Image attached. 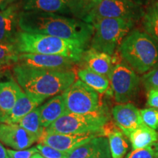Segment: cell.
Instances as JSON below:
<instances>
[{
	"label": "cell",
	"instance_id": "obj_9",
	"mask_svg": "<svg viewBox=\"0 0 158 158\" xmlns=\"http://www.w3.org/2000/svg\"><path fill=\"white\" fill-rule=\"evenodd\" d=\"M143 15L140 5L133 0H102L84 21L90 24L101 19H123L135 21Z\"/></svg>",
	"mask_w": 158,
	"mask_h": 158
},
{
	"label": "cell",
	"instance_id": "obj_33",
	"mask_svg": "<svg viewBox=\"0 0 158 158\" xmlns=\"http://www.w3.org/2000/svg\"><path fill=\"white\" fill-rule=\"evenodd\" d=\"M147 106L158 109V89H150L148 91Z\"/></svg>",
	"mask_w": 158,
	"mask_h": 158
},
{
	"label": "cell",
	"instance_id": "obj_3",
	"mask_svg": "<svg viewBox=\"0 0 158 158\" xmlns=\"http://www.w3.org/2000/svg\"><path fill=\"white\" fill-rule=\"evenodd\" d=\"M15 45L19 54L59 55L79 62L83 58L87 45L46 35L19 31Z\"/></svg>",
	"mask_w": 158,
	"mask_h": 158
},
{
	"label": "cell",
	"instance_id": "obj_16",
	"mask_svg": "<svg viewBox=\"0 0 158 158\" xmlns=\"http://www.w3.org/2000/svg\"><path fill=\"white\" fill-rule=\"evenodd\" d=\"M83 59L86 65V68L108 78L115 66L114 65L113 58L110 55L95 51L93 48L85 51Z\"/></svg>",
	"mask_w": 158,
	"mask_h": 158
},
{
	"label": "cell",
	"instance_id": "obj_25",
	"mask_svg": "<svg viewBox=\"0 0 158 158\" xmlns=\"http://www.w3.org/2000/svg\"><path fill=\"white\" fill-rule=\"evenodd\" d=\"M17 124L29 133L36 136L38 140L45 130V128L41 124L39 107L26 115Z\"/></svg>",
	"mask_w": 158,
	"mask_h": 158
},
{
	"label": "cell",
	"instance_id": "obj_10",
	"mask_svg": "<svg viewBox=\"0 0 158 158\" xmlns=\"http://www.w3.org/2000/svg\"><path fill=\"white\" fill-rule=\"evenodd\" d=\"M98 136L102 135L100 133L62 134L47 133L44 130L43 135L39 138L38 143L48 145L62 152L70 153L76 148Z\"/></svg>",
	"mask_w": 158,
	"mask_h": 158
},
{
	"label": "cell",
	"instance_id": "obj_28",
	"mask_svg": "<svg viewBox=\"0 0 158 158\" xmlns=\"http://www.w3.org/2000/svg\"><path fill=\"white\" fill-rule=\"evenodd\" d=\"M143 123L155 130H158V109L155 108H143L140 110Z\"/></svg>",
	"mask_w": 158,
	"mask_h": 158
},
{
	"label": "cell",
	"instance_id": "obj_29",
	"mask_svg": "<svg viewBox=\"0 0 158 158\" xmlns=\"http://www.w3.org/2000/svg\"><path fill=\"white\" fill-rule=\"evenodd\" d=\"M124 158H158V142L144 149L132 150Z\"/></svg>",
	"mask_w": 158,
	"mask_h": 158
},
{
	"label": "cell",
	"instance_id": "obj_11",
	"mask_svg": "<svg viewBox=\"0 0 158 158\" xmlns=\"http://www.w3.org/2000/svg\"><path fill=\"white\" fill-rule=\"evenodd\" d=\"M76 62L73 59L59 55L20 54L19 57V64L44 70H71Z\"/></svg>",
	"mask_w": 158,
	"mask_h": 158
},
{
	"label": "cell",
	"instance_id": "obj_1",
	"mask_svg": "<svg viewBox=\"0 0 158 158\" xmlns=\"http://www.w3.org/2000/svg\"><path fill=\"white\" fill-rule=\"evenodd\" d=\"M19 27L25 32L76 40L86 45L94 33L93 25L82 20L38 11L21 12Z\"/></svg>",
	"mask_w": 158,
	"mask_h": 158
},
{
	"label": "cell",
	"instance_id": "obj_34",
	"mask_svg": "<svg viewBox=\"0 0 158 158\" xmlns=\"http://www.w3.org/2000/svg\"><path fill=\"white\" fill-rule=\"evenodd\" d=\"M16 1V0H0V10H3L6 8L13 5V2Z\"/></svg>",
	"mask_w": 158,
	"mask_h": 158
},
{
	"label": "cell",
	"instance_id": "obj_30",
	"mask_svg": "<svg viewBox=\"0 0 158 158\" xmlns=\"http://www.w3.org/2000/svg\"><path fill=\"white\" fill-rule=\"evenodd\" d=\"M141 81L147 89H158V65L147 73L143 74Z\"/></svg>",
	"mask_w": 158,
	"mask_h": 158
},
{
	"label": "cell",
	"instance_id": "obj_32",
	"mask_svg": "<svg viewBox=\"0 0 158 158\" xmlns=\"http://www.w3.org/2000/svg\"><path fill=\"white\" fill-rule=\"evenodd\" d=\"M10 158H31L35 154L38 153L36 147H31L23 150H13L7 149Z\"/></svg>",
	"mask_w": 158,
	"mask_h": 158
},
{
	"label": "cell",
	"instance_id": "obj_26",
	"mask_svg": "<svg viewBox=\"0 0 158 158\" xmlns=\"http://www.w3.org/2000/svg\"><path fill=\"white\" fill-rule=\"evenodd\" d=\"M102 0H74L69 3L71 13L84 21L90 12Z\"/></svg>",
	"mask_w": 158,
	"mask_h": 158
},
{
	"label": "cell",
	"instance_id": "obj_19",
	"mask_svg": "<svg viewBox=\"0 0 158 158\" xmlns=\"http://www.w3.org/2000/svg\"><path fill=\"white\" fill-rule=\"evenodd\" d=\"M103 136H107L112 158H124L129 148L127 136L118 128L110 126L108 122L103 127Z\"/></svg>",
	"mask_w": 158,
	"mask_h": 158
},
{
	"label": "cell",
	"instance_id": "obj_36",
	"mask_svg": "<svg viewBox=\"0 0 158 158\" xmlns=\"http://www.w3.org/2000/svg\"><path fill=\"white\" fill-rule=\"evenodd\" d=\"M31 158H45V157H43V156L41 155H40L39 153H36V154H35L32 157H31Z\"/></svg>",
	"mask_w": 158,
	"mask_h": 158
},
{
	"label": "cell",
	"instance_id": "obj_20",
	"mask_svg": "<svg viewBox=\"0 0 158 158\" xmlns=\"http://www.w3.org/2000/svg\"><path fill=\"white\" fill-rule=\"evenodd\" d=\"M40 102L31 98L22 91L14 107L10 112L3 118L1 123L17 124L26 115L38 108Z\"/></svg>",
	"mask_w": 158,
	"mask_h": 158
},
{
	"label": "cell",
	"instance_id": "obj_37",
	"mask_svg": "<svg viewBox=\"0 0 158 158\" xmlns=\"http://www.w3.org/2000/svg\"><path fill=\"white\" fill-rule=\"evenodd\" d=\"M65 1H66V2H68V3L69 4V3H70V2H71L74 1V0H65Z\"/></svg>",
	"mask_w": 158,
	"mask_h": 158
},
{
	"label": "cell",
	"instance_id": "obj_35",
	"mask_svg": "<svg viewBox=\"0 0 158 158\" xmlns=\"http://www.w3.org/2000/svg\"><path fill=\"white\" fill-rule=\"evenodd\" d=\"M0 158H10L7 149L4 147L3 144L0 141Z\"/></svg>",
	"mask_w": 158,
	"mask_h": 158
},
{
	"label": "cell",
	"instance_id": "obj_7",
	"mask_svg": "<svg viewBox=\"0 0 158 158\" xmlns=\"http://www.w3.org/2000/svg\"><path fill=\"white\" fill-rule=\"evenodd\" d=\"M62 95L68 113L87 114L103 109L100 107L98 92L81 80L74 82Z\"/></svg>",
	"mask_w": 158,
	"mask_h": 158
},
{
	"label": "cell",
	"instance_id": "obj_31",
	"mask_svg": "<svg viewBox=\"0 0 158 158\" xmlns=\"http://www.w3.org/2000/svg\"><path fill=\"white\" fill-rule=\"evenodd\" d=\"M35 147L40 155L45 158H67L68 153L62 152L54 148L43 143H37Z\"/></svg>",
	"mask_w": 158,
	"mask_h": 158
},
{
	"label": "cell",
	"instance_id": "obj_6",
	"mask_svg": "<svg viewBox=\"0 0 158 158\" xmlns=\"http://www.w3.org/2000/svg\"><path fill=\"white\" fill-rule=\"evenodd\" d=\"M108 122V116L104 109L87 114L67 113L45 130L62 134L100 133L103 136L102 130Z\"/></svg>",
	"mask_w": 158,
	"mask_h": 158
},
{
	"label": "cell",
	"instance_id": "obj_2",
	"mask_svg": "<svg viewBox=\"0 0 158 158\" xmlns=\"http://www.w3.org/2000/svg\"><path fill=\"white\" fill-rule=\"evenodd\" d=\"M13 73L23 92L40 103L45 99L63 93L76 80L72 70H44L19 64L13 68Z\"/></svg>",
	"mask_w": 158,
	"mask_h": 158
},
{
	"label": "cell",
	"instance_id": "obj_18",
	"mask_svg": "<svg viewBox=\"0 0 158 158\" xmlns=\"http://www.w3.org/2000/svg\"><path fill=\"white\" fill-rule=\"evenodd\" d=\"M22 91L13 80L0 82V123L14 107Z\"/></svg>",
	"mask_w": 158,
	"mask_h": 158
},
{
	"label": "cell",
	"instance_id": "obj_21",
	"mask_svg": "<svg viewBox=\"0 0 158 158\" xmlns=\"http://www.w3.org/2000/svg\"><path fill=\"white\" fill-rule=\"evenodd\" d=\"M24 11H38L50 13L69 14L71 10L65 0H27Z\"/></svg>",
	"mask_w": 158,
	"mask_h": 158
},
{
	"label": "cell",
	"instance_id": "obj_12",
	"mask_svg": "<svg viewBox=\"0 0 158 158\" xmlns=\"http://www.w3.org/2000/svg\"><path fill=\"white\" fill-rule=\"evenodd\" d=\"M0 141L11 149L23 150L38 142V138L19 124L0 123Z\"/></svg>",
	"mask_w": 158,
	"mask_h": 158
},
{
	"label": "cell",
	"instance_id": "obj_27",
	"mask_svg": "<svg viewBox=\"0 0 158 158\" xmlns=\"http://www.w3.org/2000/svg\"><path fill=\"white\" fill-rule=\"evenodd\" d=\"M19 52L15 44L0 43V66H6L19 62Z\"/></svg>",
	"mask_w": 158,
	"mask_h": 158
},
{
	"label": "cell",
	"instance_id": "obj_5",
	"mask_svg": "<svg viewBox=\"0 0 158 158\" xmlns=\"http://www.w3.org/2000/svg\"><path fill=\"white\" fill-rule=\"evenodd\" d=\"M133 24V21L123 19L97 20L92 23L94 33L91 42L92 48L111 56L129 34Z\"/></svg>",
	"mask_w": 158,
	"mask_h": 158
},
{
	"label": "cell",
	"instance_id": "obj_38",
	"mask_svg": "<svg viewBox=\"0 0 158 158\" xmlns=\"http://www.w3.org/2000/svg\"><path fill=\"white\" fill-rule=\"evenodd\" d=\"M2 68H2V67H1V66H0V72H1L2 69Z\"/></svg>",
	"mask_w": 158,
	"mask_h": 158
},
{
	"label": "cell",
	"instance_id": "obj_23",
	"mask_svg": "<svg viewBox=\"0 0 158 158\" xmlns=\"http://www.w3.org/2000/svg\"><path fill=\"white\" fill-rule=\"evenodd\" d=\"M78 76L81 81L96 91L98 93L103 94L109 89V78L88 68L78 70Z\"/></svg>",
	"mask_w": 158,
	"mask_h": 158
},
{
	"label": "cell",
	"instance_id": "obj_17",
	"mask_svg": "<svg viewBox=\"0 0 158 158\" xmlns=\"http://www.w3.org/2000/svg\"><path fill=\"white\" fill-rule=\"evenodd\" d=\"M39 110L41 124L45 129L68 113L62 94L53 97L45 103L40 106Z\"/></svg>",
	"mask_w": 158,
	"mask_h": 158
},
{
	"label": "cell",
	"instance_id": "obj_13",
	"mask_svg": "<svg viewBox=\"0 0 158 158\" xmlns=\"http://www.w3.org/2000/svg\"><path fill=\"white\" fill-rule=\"evenodd\" d=\"M112 116L116 127L127 137L143 124L140 110L129 102L114 106L112 109Z\"/></svg>",
	"mask_w": 158,
	"mask_h": 158
},
{
	"label": "cell",
	"instance_id": "obj_22",
	"mask_svg": "<svg viewBox=\"0 0 158 158\" xmlns=\"http://www.w3.org/2000/svg\"><path fill=\"white\" fill-rule=\"evenodd\" d=\"M132 150L141 149L153 145L158 142V133L146 124H141L128 136Z\"/></svg>",
	"mask_w": 158,
	"mask_h": 158
},
{
	"label": "cell",
	"instance_id": "obj_39",
	"mask_svg": "<svg viewBox=\"0 0 158 158\" xmlns=\"http://www.w3.org/2000/svg\"><path fill=\"white\" fill-rule=\"evenodd\" d=\"M1 76H2V73L0 72V78H1Z\"/></svg>",
	"mask_w": 158,
	"mask_h": 158
},
{
	"label": "cell",
	"instance_id": "obj_4",
	"mask_svg": "<svg viewBox=\"0 0 158 158\" xmlns=\"http://www.w3.org/2000/svg\"><path fill=\"white\" fill-rule=\"evenodd\" d=\"M119 51L124 60L139 74L158 65V43L146 32L132 31L123 40Z\"/></svg>",
	"mask_w": 158,
	"mask_h": 158
},
{
	"label": "cell",
	"instance_id": "obj_8",
	"mask_svg": "<svg viewBox=\"0 0 158 158\" xmlns=\"http://www.w3.org/2000/svg\"><path fill=\"white\" fill-rule=\"evenodd\" d=\"M109 81L116 102L124 104L128 103L137 95L141 79L129 65L118 63L110 73Z\"/></svg>",
	"mask_w": 158,
	"mask_h": 158
},
{
	"label": "cell",
	"instance_id": "obj_24",
	"mask_svg": "<svg viewBox=\"0 0 158 158\" xmlns=\"http://www.w3.org/2000/svg\"><path fill=\"white\" fill-rule=\"evenodd\" d=\"M143 27L145 32L158 43V0L152 3L143 13Z\"/></svg>",
	"mask_w": 158,
	"mask_h": 158
},
{
	"label": "cell",
	"instance_id": "obj_14",
	"mask_svg": "<svg viewBox=\"0 0 158 158\" xmlns=\"http://www.w3.org/2000/svg\"><path fill=\"white\" fill-rule=\"evenodd\" d=\"M67 158H112L108 138H94L68 153Z\"/></svg>",
	"mask_w": 158,
	"mask_h": 158
},
{
	"label": "cell",
	"instance_id": "obj_15",
	"mask_svg": "<svg viewBox=\"0 0 158 158\" xmlns=\"http://www.w3.org/2000/svg\"><path fill=\"white\" fill-rule=\"evenodd\" d=\"M19 7L12 5L0 11V43L14 44L19 27Z\"/></svg>",
	"mask_w": 158,
	"mask_h": 158
}]
</instances>
